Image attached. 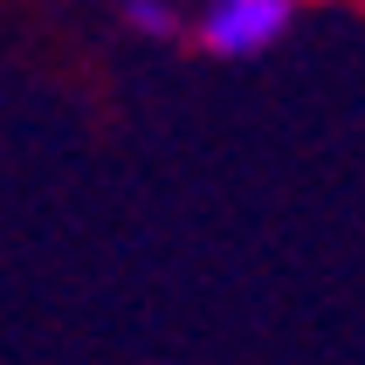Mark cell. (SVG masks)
Segmentation results:
<instances>
[{"mask_svg": "<svg viewBox=\"0 0 365 365\" xmlns=\"http://www.w3.org/2000/svg\"><path fill=\"white\" fill-rule=\"evenodd\" d=\"M289 28H297V7L289 0H207L200 14H186V35L221 62L269 56Z\"/></svg>", "mask_w": 365, "mask_h": 365, "instance_id": "6da1fadb", "label": "cell"}, {"mask_svg": "<svg viewBox=\"0 0 365 365\" xmlns=\"http://www.w3.org/2000/svg\"><path fill=\"white\" fill-rule=\"evenodd\" d=\"M124 28L131 35H152V41H180L186 35V7H173V0H131L124 7Z\"/></svg>", "mask_w": 365, "mask_h": 365, "instance_id": "7a4b0ae2", "label": "cell"}]
</instances>
